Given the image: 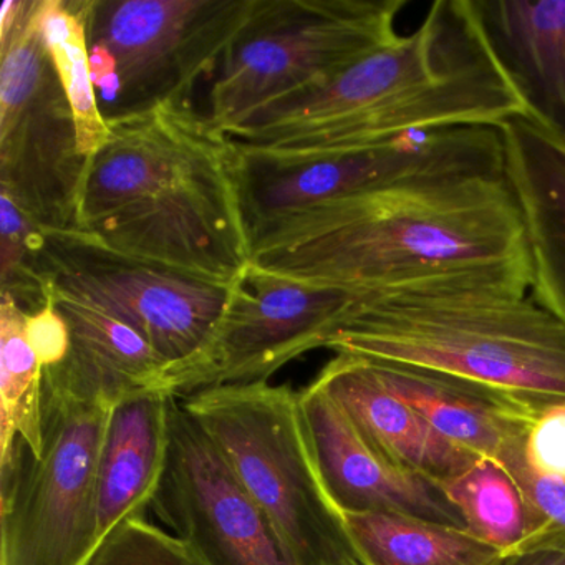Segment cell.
I'll list each match as a JSON object with an SVG mask.
<instances>
[{
	"label": "cell",
	"mask_w": 565,
	"mask_h": 565,
	"mask_svg": "<svg viewBox=\"0 0 565 565\" xmlns=\"http://www.w3.org/2000/svg\"><path fill=\"white\" fill-rule=\"evenodd\" d=\"M250 239L263 269L350 296L531 289L524 221L505 177L365 191L270 221Z\"/></svg>",
	"instance_id": "6da1fadb"
},
{
	"label": "cell",
	"mask_w": 565,
	"mask_h": 565,
	"mask_svg": "<svg viewBox=\"0 0 565 565\" xmlns=\"http://www.w3.org/2000/svg\"><path fill=\"white\" fill-rule=\"evenodd\" d=\"M77 231L100 246L231 286L253 264L241 148L193 104L107 120Z\"/></svg>",
	"instance_id": "7a4b0ae2"
},
{
	"label": "cell",
	"mask_w": 565,
	"mask_h": 565,
	"mask_svg": "<svg viewBox=\"0 0 565 565\" xmlns=\"http://www.w3.org/2000/svg\"><path fill=\"white\" fill-rule=\"evenodd\" d=\"M512 118H525L524 105L492 55L471 0H438L412 34L226 135L244 157L287 163L412 131L499 128Z\"/></svg>",
	"instance_id": "3957f363"
},
{
	"label": "cell",
	"mask_w": 565,
	"mask_h": 565,
	"mask_svg": "<svg viewBox=\"0 0 565 565\" xmlns=\"http://www.w3.org/2000/svg\"><path fill=\"white\" fill-rule=\"evenodd\" d=\"M326 349L539 402L565 399V323L515 290L428 287L356 297Z\"/></svg>",
	"instance_id": "277c9868"
},
{
	"label": "cell",
	"mask_w": 565,
	"mask_h": 565,
	"mask_svg": "<svg viewBox=\"0 0 565 565\" xmlns=\"http://www.w3.org/2000/svg\"><path fill=\"white\" fill-rule=\"evenodd\" d=\"M181 406L214 443L296 565H365L320 478L299 392L269 380L207 386Z\"/></svg>",
	"instance_id": "5b68a950"
},
{
	"label": "cell",
	"mask_w": 565,
	"mask_h": 565,
	"mask_svg": "<svg viewBox=\"0 0 565 565\" xmlns=\"http://www.w3.org/2000/svg\"><path fill=\"white\" fill-rule=\"evenodd\" d=\"M44 451L19 439L2 472L6 565H85L95 552L102 449L117 396L67 362L44 369Z\"/></svg>",
	"instance_id": "8992f818"
},
{
	"label": "cell",
	"mask_w": 565,
	"mask_h": 565,
	"mask_svg": "<svg viewBox=\"0 0 565 565\" xmlns=\"http://www.w3.org/2000/svg\"><path fill=\"white\" fill-rule=\"evenodd\" d=\"M406 0H259L214 71L207 117L224 134L320 87L399 38Z\"/></svg>",
	"instance_id": "52a82bcc"
},
{
	"label": "cell",
	"mask_w": 565,
	"mask_h": 565,
	"mask_svg": "<svg viewBox=\"0 0 565 565\" xmlns=\"http://www.w3.org/2000/svg\"><path fill=\"white\" fill-rule=\"evenodd\" d=\"M42 0L0 14V186L42 231L75 233L88 158L41 24Z\"/></svg>",
	"instance_id": "ba28073f"
},
{
	"label": "cell",
	"mask_w": 565,
	"mask_h": 565,
	"mask_svg": "<svg viewBox=\"0 0 565 565\" xmlns=\"http://www.w3.org/2000/svg\"><path fill=\"white\" fill-rule=\"evenodd\" d=\"M259 0H85L87 42L115 74L95 87L105 120L191 104Z\"/></svg>",
	"instance_id": "9c48e42d"
},
{
	"label": "cell",
	"mask_w": 565,
	"mask_h": 565,
	"mask_svg": "<svg viewBox=\"0 0 565 565\" xmlns=\"http://www.w3.org/2000/svg\"><path fill=\"white\" fill-rule=\"evenodd\" d=\"M244 161L249 233L270 221L365 191L505 174L504 140L495 127L412 131L382 143L287 163L247 157Z\"/></svg>",
	"instance_id": "30bf717a"
},
{
	"label": "cell",
	"mask_w": 565,
	"mask_h": 565,
	"mask_svg": "<svg viewBox=\"0 0 565 565\" xmlns=\"http://www.w3.org/2000/svg\"><path fill=\"white\" fill-rule=\"evenodd\" d=\"M42 269L45 282L137 330L170 366L167 390L210 345L233 286L114 253L78 233L44 231Z\"/></svg>",
	"instance_id": "8fae6325"
},
{
	"label": "cell",
	"mask_w": 565,
	"mask_h": 565,
	"mask_svg": "<svg viewBox=\"0 0 565 565\" xmlns=\"http://www.w3.org/2000/svg\"><path fill=\"white\" fill-rule=\"evenodd\" d=\"M356 296L310 286L250 264L231 286L220 326L194 365L168 390L186 396L207 386L269 380L303 353L326 349Z\"/></svg>",
	"instance_id": "7c38bea8"
},
{
	"label": "cell",
	"mask_w": 565,
	"mask_h": 565,
	"mask_svg": "<svg viewBox=\"0 0 565 565\" xmlns=\"http://www.w3.org/2000/svg\"><path fill=\"white\" fill-rule=\"evenodd\" d=\"M207 565H296L259 505L174 399L167 469L151 505Z\"/></svg>",
	"instance_id": "4fadbf2b"
},
{
	"label": "cell",
	"mask_w": 565,
	"mask_h": 565,
	"mask_svg": "<svg viewBox=\"0 0 565 565\" xmlns=\"http://www.w3.org/2000/svg\"><path fill=\"white\" fill-rule=\"evenodd\" d=\"M299 399L317 469L342 514L403 515L466 529L441 486L376 451L316 382L299 392Z\"/></svg>",
	"instance_id": "5bb4252c"
},
{
	"label": "cell",
	"mask_w": 565,
	"mask_h": 565,
	"mask_svg": "<svg viewBox=\"0 0 565 565\" xmlns=\"http://www.w3.org/2000/svg\"><path fill=\"white\" fill-rule=\"evenodd\" d=\"M366 362L395 395L459 448L499 462L511 475L527 465L529 429L537 413L552 402L511 395L435 370Z\"/></svg>",
	"instance_id": "9a60e30c"
},
{
	"label": "cell",
	"mask_w": 565,
	"mask_h": 565,
	"mask_svg": "<svg viewBox=\"0 0 565 565\" xmlns=\"http://www.w3.org/2000/svg\"><path fill=\"white\" fill-rule=\"evenodd\" d=\"M313 382L376 451L413 475L441 486L481 459L439 435L379 379L366 360L337 353Z\"/></svg>",
	"instance_id": "2e32d148"
},
{
	"label": "cell",
	"mask_w": 565,
	"mask_h": 565,
	"mask_svg": "<svg viewBox=\"0 0 565 565\" xmlns=\"http://www.w3.org/2000/svg\"><path fill=\"white\" fill-rule=\"evenodd\" d=\"M525 120L565 147V0H471Z\"/></svg>",
	"instance_id": "e0dca14e"
},
{
	"label": "cell",
	"mask_w": 565,
	"mask_h": 565,
	"mask_svg": "<svg viewBox=\"0 0 565 565\" xmlns=\"http://www.w3.org/2000/svg\"><path fill=\"white\" fill-rule=\"evenodd\" d=\"M505 180L531 256L532 299L565 323V147L525 118L502 125Z\"/></svg>",
	"instance_id": "ac0fdd59"
},
{
	"label": "cell",
	"mask_w": 565,
	"mask_h": 565,
	"mask_svg": "<svg viewBox=\"0 0 565 565\" xmlns=\"http://www.w3.org/2000/svg\"><path fill=\"white\" fill-rule=\"evenodd\" d=\"M173 393L131 390L108 419L97 482L95 551L128 519L147 518L167 469ZM95 554V552H94Z\"/></svg>",
	"instance_id": "d6986e66"
},
{
	"label": "cell",
	"mask_w": 565,
	"mask_h": 565,
	"mask_svg": "<svg viewBox=\"0 0 565 565\" xmlns=\"http://www.w3.org/2000/svg\"><path fill=\"white\" fill-rule=\"evenodd\" d=\"M47 290L71 327L72 359L88 366L118 396L131 390H167L170 366L137 330L61 287L47 284Z\"/></svg>",
	"instance_id": "ffe728a7"
},
{
	"label": "cell",
	"mask_w": 565,
	"mask_h": 565,
	"mask_svg": "<svg viewBox=\"0 0 565 565\" xmlns=\"http://www.w3.org/2000/svg\"><path fill=\"white\" fill-rule=\"evenodd\" d=\"M365 565H499L498 548L466 531L392 514H342Z\"/></svg>",
	"instance_id": "44dd1931"
},
{
	"label": "cell",
	"mask_w": 565,
	"mask_h": 565,
	"mask_svg": "<svg viewBox=\"0 0 565 565\" xmlns=\"http://www.w3.org/2000/svg\"><path fill=\"white\" fill-rule=\"evenodd\" d=\"M28 313L12 297L0 302V418L2 469L18 451V441L32 458L44 451V369L25 335Z\"/></svg>",
	"instance_id": "7402d4cb"
},
{
	"label": "cell",
	"mask_w": 565,
	"mask_h": 565,
	"mask_svg": "<svg viewBox=\"0 0 565 565\" xmlns=\"http://www.w3.org/2000/svg\"><path fill=\"white\" fill-rule=\"evenodd\" d=\"M441 488L461 512L468 532L498 548L502 557L514 554L531 537V509L521 486L499 462L478 459Z\"/></svg>",
	"instance_id": "603a6c76"
},
{
	"label": "cell",
	"mask_w": 565,
	"mask_h": 565,
	"mask_svg": "<svg viewBox=\"0 0 565 565\" xmlns=\"http://www.w3.org/2000/svg\"><path fill=\"white\" fill-rule=\"evenodd\" d=\"M41 24L77 121L81 150L90 160L108 138L88 54L85 0H42Z\"/></svg>",
	"instance_id": "cb8c5ba5"
},
{
	"label": "cell",
	"mask_w": 565,
	"mask_h": 565,
	"mask_svg": "<svg viewBox=\"0 0 565 565\" xmlns=\"http://www.w3.org/2000/svg\"><path fill=\"white\" fill-rule=\"evenodd\" d=\"M0 292L12 297L25 313L38 312L49 302L42 269L44 231L8 194H0Z\"/></svg>",
	"instance_id": "d4e9b609"
},
{
	"label": "cell",
	"mask_w": 565,
	"mask_h": 565,
	"mask_svg": "<svg viewBox=\"0 0 565 565\" xmlns=\"http://www.w3.org/2000/svg\"><path fill=\"white\" fill-rule=\"evenodd\" d=\"M85 565H207L178 535L170 534L147 518H134L118 525Z\"/></svg>",
	"instance_id": "484cf974"
},
{
	"label": "cell",
	"mask_w": 565,
	"mask_h": 565,
	"mask_svg": "<svg viewBox=\"0 0 565 565\" xmlns=\"http://www.w3.org/2000/svg\"><path fill=\"white\" fill-rule=\"evenodd\" d=\"M512 478L521 486L522 494L532 512L531 537L515 552L532 548H554L565 552V481L547 478L522 466ZM514 552V554H515Z\"/></svg>",
	"instance_id": "4316f807"
},
{
	"label": "cell",
	"mask_w": 565,
	"mask_h": 565,
	"mask_svg": "<svg viewBox=\"0 0 565 565\" xmlns=\"http://www.w3.org/2000/svg\"><path fill=\"white\" fill-rule=\"evenodd\" d=\"M525 459L537 475L565 481V399L537 413L525 439Z\"/></svg>",
	"instance_id": "83f0119b"
},
{
	"label": "cell",
	"mask_w": 565,
	"mask_h": 565,
	"mask_svg": "<svg viewBox=\"0 0 565 565\" xmlns=\"http://www.w3.org/2000/svg\"><path fill=\"white\" fill-rule=\"evenodd\" d=\"M25 335L42 369L61 365L71 353V327L51 297L41 310L25 317Z\"/></svg>",
	"instance_id": "f1b7e54d"
},
{
	"label": "cell",
	"mask_w": 565,
	"mask_h": 565,
	"mask_svg": "<svg viewBox=\"0 0 565 565\" xmlns=\"http://www.w3.org/2000/svg\"><path fill=\"white\" fill-rule=\"evenodd\" d=\"M499 565H565V552L554 548H532L502 557Z\"/></svg>",
	"instance_id": "f546056e"
},
{
	"label": "cell",
	"mask_w": 565,
	"mask_h": 565,
	"mask_svg": "<svg viewBox=\"0 0 565 565\" xmlns=\"http://www.w3.org/2000/svg\"><path fill=\"white\" fill-rule=\"evenodd\" d=\"M0 565H6V564H0Z\"/></svg>",
	"instance_id": "4dcf8cb0"
}]
</instances>
